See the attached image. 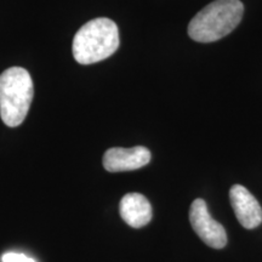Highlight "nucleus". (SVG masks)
Returning a JSON list of instances; mask_svg holds the SVG:
<instances>
[{"label": "nucleus", "mask_w": 262, "mask_h": 262, "mask_svg": "<svg viewBox=\"0 0 262 262\" xmlns=\"http://www.w3.org/2000/svg\"><path fill=\"white\" fill-rule=\"evenodd\" d=\"M243 14L241 0H215L192 18L188 35L198 42L216 41L237 28Z\"/></svg>", "instance_id": "obj_1"}, {"label": "nucleus", "mask_w": 262, "mask_h": 262, "mask_svg": "<svg viewBox=\"0 0 262 262\" xmlns=\"http://www.w3.org/2000/svg\"><path fill=\"white\" fill-rule=\"evenodd\" d=\"M189 221L192 228L198 237L209 247L224 249L227 244V234L220 222H217L209 214L208 206L203 199L193 201L189 209Z\"/></svg>", "instance_id": "obj_4"}, {"label": "nucleus", "mask_w": 262, "mask_h": 262, "mask_svg": "<svg viewBox=\"0 0 262 262\" xmlns=\"http://www.w3.org/2000/svg\"><path fill=\"white\" fill-rule=\"evenodd\" d=\"M2 262H35L32 257L21 253H5L2 256Z\"/></svg>", "instance_id": "obj_8"}, {"label": "nucleus", "mask_w": 262, "mask_h": 262, "mask_svg": "<svg viewBox=\"0 0 262 262\" xmlns=\"http://www.w3.org/2000/svg\"><path fill=\"white\" fill-rule=\"evenodd\" d=\"M119 212L124 221L130 227L141 228L152 220V205L148 199L141 193H127L122 198Z\"/></svg>", "instance_id": "obj_7"}, {"label": "nucleus", "mask_w": 262, "mask_h": 262, "mask_svg": "<svg viewBox=\"0 0 262 262\" xmlns=\"http://www.w3.org/2000/svg\"><path fill=\"white\" fill-rule=\"evenodd\" d=\"M34 95L27 70L11 67L0 75V117L10 127L21 125L27 117Z\"/></svg>", "instance_id": "obj_3"}, {"label": "nucleus", "mask_w": 262, "mask_h": 262, "mask_svg": "<svg viewBox=\"0 0 262 262\" xmlns=\"http://www.w3.org/2000/svg\"><path fill=\"white\" fill-rule=\"evenodd\" d=\"M232 208L239 224L247 229L256 228L262 222V208L244 186L234 185L229 191Z\"/></svg>", "instance_id": "obj_6"}, {"label": "nucleus", "mask_w": 262, "mask_h": 262, "mask_svg": "<svg viewBox=\"0 0 262 262\" xmlns=\"http://www.w3.org/2000/svg\"><path fill=\"white\" fill-rule=\"evenodd\" d=\"M150 160V152L146 147L133 148L114 147L106 150L103 156V168L110 172H122L137 170L147 165Z\"/></svg>", "instance_id": "obj_5"}, {"label": "nucleus", "mask_w": 262, "mask_h": 262, "mask_svg": "<svg viewBox=\"0 0 262 262\" xmlns=\"http://www.w3.org/2000/svg\"><path fill=\"white\" fill-rule=\"evenodd\" d=\"M119 48V31L112 19L98 17L75 33L73 56L80 64H91L112 56Z\"/></svg>", "instance_id": "obj_2"}]
</instances>
